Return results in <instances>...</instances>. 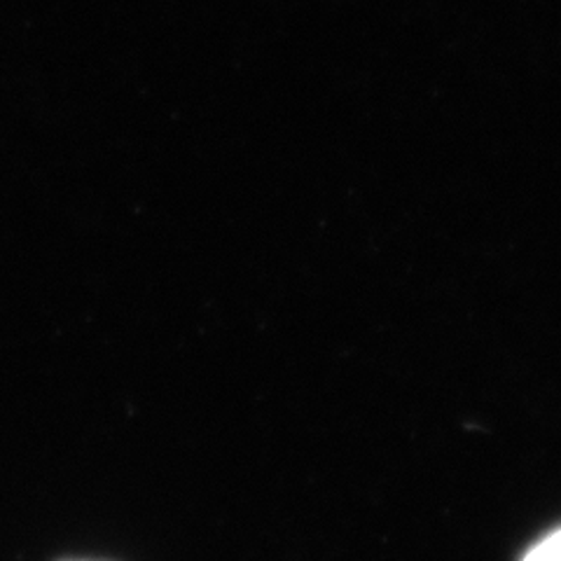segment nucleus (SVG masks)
<instances>
[{
  "instance_id": "1",
  "label": "nucleus",
  "mask_w": 561,
  "mask_h": 561,
  "mask_svg": "<svg viewBox=\"0 0 561 561\" xmlns=\"http://www.w3.org/2000/svg\"><path fill=\"white\" fill-rule=\"evenodd\" d=\"M524 561H561V531L542 540Z\"/></svg>"
}]
</instances>
